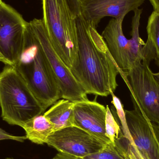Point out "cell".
I'll return each instance as SVG.
<instances>
[{
    "label": "cell",
    "mask_w": 159,
    "mask_h": 159,
    "mask_svg": "<svg viewBox=\"0 0 159 159\" xmlns=\"http://www.w3.org/2000/svg\"><path fill=\"white\" fill-rule=\"evenodd\" d=\"M75 22L78 60L71 71L87 94L106 97L118 86L116 78L119 69L96 28L81 15L75 19Z\"/></svg>",
    "instance_id": "obj_1"
},
{
    "label": "cell",
    "mask_w": 159,
    "mask_h": 159,
    "mask_svg": "<svg viewBox=\"0 0 159 159\" xmlns=\"http://www.w3.org/2000/svg\"><path fill=\"white\" fill-rule=\"evenodd\" d=\"M14 66L45 111L61 98L59 82L29 22L21 55Z\"/></svg>",
    "instance_id": "obj_2"
},
{
    "label": "cell",
    "mask_w": 159,
    "mask_h": 159,
    "mask_svg": "<svg viewBox=\"0 0 159 159\" xmlns=\"http://www.w3.org/2000/svg\"><path fill=\"white\" fill-rule=\"evenodd\" d=\"M0 107L2 118L22 128L25 122L45 110L14 66L0 71Z\"/></svg>",
    "instance_id": "obj_3"
},
{
    "label": "cell",
    "mask_w": 159,
    "mask_h": 159,
    "mask_svg": "<svg viewBox=\"0 0 159 159\" xmlns=\"http://www.w3.org/2000/svg\"><path fill=\"white\" fill-rule=\"evenodd\" d=\"M44 23L52 45L71 70L78 60L75 19L66 0H42Z\"/></svg>",
    "instance_id": "obj_4"
},
{
    "label": "cell",
    "mask_w": 159,
    "mask_h": 159,
    "mask_svg": "<svg viewBox=\"0 0 159 159\" xmlns=\"http://www.w3.org/2000/svg\"><path fill=\"white\" fill-rule=\"evenodd\" d=\"M150 61L143 59L127 71L120 70L134 100L144 115L159 126V83L149 68Z\"/></svg>",
    "instance_id": "obj_5"
},
{
    "label": "cell",
    "mask_w": 159,
    "mask_h": 159,
    "mask_svg": "<svg viewBox=\"0 0 159 159\" xmlns=\"http://www.w3.org/2000/svg\"><path fill=\"white\" fill-rule=\"evenodd\" d=\"M29 22L59 82L61 98L74 103L89 100L82 86L55 51L43 20L34 19Z\"/></svg>",
    "instance_id": "obj_6"
},
{
    "label": "cell",
    "mask_w": 159,
    "mask_h": 159,
    "mask_svg": "<svg viewBox=\"0 0 159 159\" xmlns=\"http://www.w3.org/2000/svg\"><path fill=\"white\" fill-rule=\"evenodd\" d=\"M27 22L10 6L0 5V52L12 66L21 55Z\"/></svg>",
    "instance_id": "obj_7"
},
{
    "label": "cell",
    "mask_w": 159,
    "mask_h": 159,
    "mask_svg": "<svg viewBox=\"0 0 159 159\" xmlns=\"http://www.w3.org/2000/svg\"><path fill=\"white\" fill-rule=\"evenodd\" d=\"M134 109L125 110L128 129L134 145L144 159H159V126L151 122L132 99Z\"/></svg>",
    "instance_id": "obj_8"
},
{
    "label": "cell",
    "mask_w": 159,
    "mask_h": 159,
    "mask_svg": "<svg viewBox=\"0 0 159 159\" xmlns=\"http://www.w3.org/2000/svg\"><path fill=\"white\" fill-rule=\"evenodd\" d=\"M47 144L59 152L82 158L99 151L104 144L86 131L70 126L54 132Z\"/></svg>",
    "instance_id": "obj_9"
},
{
    "label": "cell",
    "mask_w": 159,
    "mask_h": 159,
    "mask_svg": "<svg viewBox=\"0 0 159 159\" xmlns=\"http://www.w3.org/2000/svg\"><path fill=\"white\" fill-rule=\"evenodd\" d=\"M80 15L88 23L97 28L105 17L124 20L131 11L138 9L146 0H80Z\"/></svg>",
    "instance_id": "obj_10"
},
{
    "label": "cell",
    "mask_w": 159,
    "mask_h": 159,
    "mask_svg": "<svg viewBox=\"0 0 159 159\" xmlns=\"http://www.w3.org/2000/svg\"><path fill=\"white\" fill-rule=\"evenodd\" d=\"M74 126L89 133L103 144L110 142L106 132V107L96 99L75 103Z\"/></svg>",
    "instance_id": "obj_11"
},
{
    "label": "cell",
    "mask_w": 159,
    "mask_h": 159,
    "mask_svg": "<svg viewBox=\"0 0 159 159\" xmlns=\"http://www.w3.org/2000/svg\"><path fill=\"white\" fill-rule=\"evenodd\" d=\"M123 20L113 18L109 21L102 34L108 51L120 70L126 72L129 69V40L122 30Z\"/></svg>",
    "instance_id": "obj_12"
},
{
    "label": "cell",
    "mask_w": 159,
    "mask_h": 159,
    "mask_svg": "<svg viewBox=\"0 0 159 159\" xmlns=\"http://www.w3.org/2000/svg\"><path fill=\"white\" fill-rule=\"evenodd\" d=\"M74 102L67 99H61L43 113L45 116L54 125L55 131L74 126Z\"/></svg>",
    "instance_id": "obj_13"
},
{
    "label": "cell",
    "mask_w": 159,
    "mask_h": 159,
    "mask_svg": "<svg viewBox=\"0 0 159 159\" xmlns=\"http://www.w3.org/2000/svg\"><path fill=\"white\" fill-rule=\"evenodd\" d=\"M27 139L38 145L46 144L48 137L55 131L54 125L43 114L33 118L22 127Z\"/></svg>",
    "instance_id": "obj_14"
},
{
    "label": "cell",
    "mask_w": 159,
    "mask_h": 159,
    "mask_svg": "<svg viewBox=\"0 0 159 159\" xmlns=\"http://www.w3.org/2000/svg\"><path fill=\"white\" fill-rule=\"evenodd\" d=\"M143 9H136L132 20L131 38L129 40V60L130 68L137 62L142 61L144 58V45L145 43L139 35L140 19Z\"/></svg>",
    "instance_id": "obj_15"
},
{
    "label": "cell",
    "mask_w": 159,
    "mask_h": 159,
    "mask_svg": "<svg viewBox=\"0 0 159 159\" xmlns=\"http://www.w3.org/2000/svg\"><path fill=\"white\" fill-rule=\"evenodd\" d=\"M81 159H127L125 148L120 138L115 142H110L105 145L102 149L88 155Z\"/></svg>",
    "instance_id": "obj_16"
},
{
    "label": "cell",
    "mask_w": 159,
    "mask_h": 159,
    "mask_svg": "<svg viewBox=\"0 0 159 159\" xmlns=\"http://www.w3.org/2000/svg\"><path fill=\"white\" fill-rule=\"evenodd\" d=\"M147 31L156 54L155 60L159 66V12L154 11L148 18Z\"/></svg>",
    "instance_id": "obj_17"
},
{
    "label": "cell",
    "mask_w": 159,
    "mask_h": 159,
    "mask_svg": "<svg viewBox=\"0 0 159 159\" xmlns=\"http://www.w3.org/2000/svg\"><path fill=\"white\" fill-rule=\"evenodd\" d=\"M106 132L110 142H115L122 133L121 127L115 114L111 111L109 106H106Z\"/></svg>",
    "instance_id": "obj_18"
},
{
    "label": "cell",
    "mask_w": 159,
    "mask_h": 159,
    "mask_svg": "<svg viewBox=\"0 0 159 159\" xmlns=\"http://www.w3.org/2000/svg\"><path fill=\"white\" fill-rule=\"evenodd\" d=\"M110 95L112 97V103L114 105V107L116 109L117 117L119 120L120 122L121 125L120 127L122 133L126 138L129 139L131 138V136L127 125L126 114L123 104L119 98L114 94V92H110Z\"/></svg>",
    "instance_id": "obj_19"
},
{
    "label": "cell",
    "mask_w": 159,
    "mask_h": 159,
    "mask_svg": "<svg viewBox=\"0 0 159 159\" xmlns=\"http://www.w3.org/2000/svg\"><path fill=\"white\" fill-rule=\"evenodd\" d=\"M121 140L125 148L127 159H144L134 145L132 140H128L123 134L121 135Z\"/></svg>",
    "instance_id": "obj_20"
},
{
    "label": "cell",
    "mask_w": 159,
    "mask_h": 159,
    "mask_svg": "<svg viewBox=\"0 0 159 159\" xmlns=\"http://www.w3.org/2000/svg\"><path fill=\"white\" fill-rule=\"evenodd\" d=\"M70 10L75 19L80 15V0H66Z\"/></svg>",
    "instance_id": "obj_21"
},
{
    "label": "cell",
    "mask_w": 159,
    "mask_h": 159,
    "mask_svg": "<svg viewBox=\"0 0 159 159\" xmlns=\"http://www.w3.org/2000/svg\"><path fill=\"white\" fill-rule=\"evenodd\" d=\"M27 139L26 135L23 136H15V135L9 134V133L6 132L5 131L0 128V141L11 140L18 141V142H23Z\"/></svg>",
    "instance_id": "obj_22"
},
{
    "label": "cell",
    "mask_w": 159,
    "mask_h": 159,
    "mask_svg": "<svg viewBox=\"0 0 159 159\" xmlns=\"http://www.w3.org/2000/svg\"><path fill=\"white\" fill-rule=\"evenodd\" d=\"M52 159H81L66 153L59 152Z\"/></svg>",
    "instance_id": "obj_23"
},
{
    "label": "cell",
    "mask_w": 159,
    "mask_h": 159,
    "mask_svg": "<svg viewBox=\"0 0 159 159\" xmlns=\"http://www.w3.org/2000/svg\"><path fill=\"white\" fill-rule=\"evenodd\" d=\"M153 6L154 11L159 12V0H149Z\"/></svg>",
    "instance_id": "obj_24"
},
{
    "label": "cell",
    "mask_w": 159,
    "mask_h": 159,
    "mask_svg": "<svg viewBox=\"0 0 159 159\" xmlns=\"http://www.w3.org/2000/svg\"><path fill=\"white\" fill-rule=\"evenodd\" d=\"M0 61L4 63L6 65H11V63H10L9 61H8L5 58V57L2 55V53L0 52Z\"/></svg>",
    "instance_id": "obj_25"
},
{
    "label": "cell",
    "mask_w": 159,
    "mask_h": 159,
    "mask_svg": "<svg viewBox=\"0 0 159 159\" xmlns=\"http://www.w3.org/2000/svg\"><path fill=\"white\" fill-rule=\"evenodd\" d=\"M3 2H2V0H0V5H1V4H2V3Z\"/></svg>",
    "instance_id": "obj_26"
},
{
    "label": "cell",
    "mask_w": 159,
    "mask_h": 159,
    "mask_svg": "<svg viewBox=\"0 0 159 159\" xmlns=\"http://www.w3.org/2000/svg\"><path fill=\"white\" fill-rule=\"evenodd\" d=\"M5 159H14L12 158H6Z\"/></svg>",
    "instance_id": "obj_27"
}]
</instances>
